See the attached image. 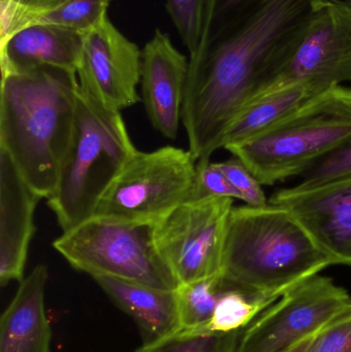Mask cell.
Wrapping results in <instances>:
<instances>
[{"mask_svg":"<svg viewBox=\"0 0 351 352\" xmlns=\"http://www.w3.org/2000/svg\"><path fill=\"white\" fill-rule=\"evenodd\" d=\"M327 0H268L202 38L190 55L181 122L196 161L210 159L249 103L294 57Z\"/></svg>","mask_w":351,"mask_h":352,"instance_id":"1","label":"cell"},{"mask_svg":"<svg viewBox=\"0 0 351 352\" xmlns=\"http://www.w3.org/2000/svg\"><path fill=\"white\" fill-rule=\"evenodd\" d=\"M76 72L57 67L2 74L0 150L41 198L57 188L76 130Z\"/></svg>","mask_w":351,"mask_h":352,"instance_id":"2","label":"cell"},{"mask_svg":"<svg viewBox=\"0 0 351 352\" xmlns=\"http://www.w3.org/2000/svg\"><path fill=\"white\" fill-rule=\"evenodd\" d=\"M334 263L284 207H233L223 254L222 278L234 289L278 301Z\"/></svg>","mask_w":351,"mask_h":352,"instance_id":"3","label":"cell"},{"mask_svg":"<svg viewBox=\"0 0 351 352\" xmlns=\"http://www.w3.org/2000/svg\"><path fill=\"white\" fill-rule=\"evenodd\" d=\"M135 152L121 111L99 104L80 90L71 148L57 188L47 199L62 231L94 215L99 201Z\"/></svg>","mask_w":351,"mask_h":352,"instance_id":"4","label":"cell"},{"mask_svg":"<svg viewBox=\"0 0 351 352\" xmlns=\"http://www.w3.org/2000/svg\"><path fill=\"white\" fill-rule=\"evenodd\" d=\"M351 140V88L334 86L257 138L226 148L263 186L301 175Z\"/></svg>","mask_w":351,"mask_h":352,"instance_id":"5","label":"cell"},{"mask_svg":"<svg viewBox=\"0 0 351 352\" xmlns=\"http://www.w3.org/2000/svg\"><path fill=\"white\" fill-rule=\"evenodd\" d=\"M155 223L90 217L54 240L53 248L72 268L95 277H113L175 291V277L157 250Z\"/></svg>","mask_w":351,"mask_h":352,"instance_id":"6","label":"cell"},{"mask_svg":"<svg viewBox=\"0 0 351 352\" xmlns=\"http://www.w3.org/2000/svg\"><path fill=\"white\" fill-rule=\"evenodd\" d=\"M196 164L189 150L177 146L136 150L99 201L94 215L123 223H157L189 201Z\"/></svg>","mask_w":351,"mask_h":352,"instance_id":"7","label":"cell"},{"mask_svg":"<svg viewBox=\"0 0 351 352\" xmlns=\"http://www.w3.org/2000/svg\"><path fill=\"white\" fill-rule=\"evenodd\" d=\"M351 314V296L317 274L284 294L245 329L236 352H286Z\"/></svg>","mask_w":351,"mask_h":352,"instance_id":"8","label":"cell"},{"mask_svg":"<svg viewBox=\"0 0 351 352\" xmlns=\"http://www.w3.org/2000/svg\"><path fill=\"white\" fill-rule=\"evenodd\" d=\"M233 207L231 198L185 201L155 223L157 250L179 285L222 274Z\"/></svg>","mask_w":351,"mask_h":352,"instance_id":"9","label":"cell"},{"mask_svg":"<svg viewBox=\"0 0 351 352\" xmlns=\"http://www.w3.org/2000/svg\"><path fill=\"white\" fill-rule=\"evenodd\" d=\"M142 51L109 16L82 33L78 74L80 90L99 104L122 111L139 101Z\"/></svg>","mask_w":351,"mask_h":352,"instance_id":"10","label":"cell"},{"mask_svg":"<svg viewBox=\"0 0 351 352\" xmlns=\"http://www.w3.org/2000/svg\"><path fill=\"white\" fill-rule=\"evenodd\" d=\"M346 82H351V8L341 0H327L294 57L265 93L296 82L331 88Z\"/></svg>","mask_w":351,"mask_h":352,"instance_id":"11","label":"cell"},{"mask_svg":"<svg viewBox=\"0 0 351 352\" xmlns=\"http://www.w3.org/2000/svg\"><path fill=\"white\" fill-rule=\"evenodd\" d=\"M269 203L288 209L334 265L351 268V175L282 188Z\"/></svg>","mask_w":351,"mask_h":352,"instance_id":"12","label":"cell"},{"mask_svg":"<svg viewBox=\"0 0 351 352\" xmlns=\"http://www.w3.org/2000/svg\"><path fill=\"white\" fill-rule=\"evenodd\" d=\"M189 60L160 29L142 50V97L152 127L175 140L181 122Z\"/></svg>","mask_w":351,"mask_h":352,"instance_id":"13","label":"cell"},{"mask_svg":"<svg viewBox=\"0 0 351 352\" xmlns=\"http://www.w3.org/2000/svg\"><path fill=\"white\" fill-rule=\"evenodd\" d=\"M41 197L28 186L4 151L0 150V283L24 279L34 212Z\"/></svg>","mask_w":351,"mask_h":352,"instance_id":"14","label":"cell"},{"mask_svg":"<svg viewBox=\"0 0 351 352\" xmlns=\"http://www.w3.org/2000/svg\"><path fill=\"white\" fill-rule=\"evenodd\" d=\"M49 272L37 265L19 285L0 322V352H52V331L45 314Z\"/></svg>","mask_w":351,"mask_h":352,"instance_id":"15","label":"cell"},{"mask_svg":"<svg viewBox=\"0 0 351 352\" xmlns=\"http://www.w3.org/2000/svg\"><path fill=\"white\" fill-rule=\"evenodd\" d=\"M82 47L78 31L52 24L28 27L0 45L1 76L43 66L76 72Z\"/></svg>","mask_w":351,"mask_h":352,"instance_id":"16","label":"cell"},{"mask_svg":"<svg viewBox=\"0 0 351 352\" xmlns=\"http://www.w3.org/2000/svg\"><path fill=\"white\" fill-rule=\"evenodd\" d=\"M97 285L129 314L141 330L144 343L152 342L179 330L175 291L155 289L113 277H95Z\"/></svg>","mask_w":351,"mask_h":352,"instance_id":"17","label":"cell"},{"mask_svg":"<svg viewBox=\"0 0 351 352\" xmlns=\"http://www.w3.org/2000/svg\"><path fill=\"white\" fill-rule=\"evenodd\" d=\"M327 89L311 82H296L257 97L233 122L225 135L223 148H228L257 138Z\"/></svg>","mask_w":351,"mask_h":352,"instance_id":"18","label":"cell"},{"mask_svg":"<svg viewBox=\"0 0 351 352\" xmlns=\"http://www.w3.org/2000/svg\"><path fill=\"white\" fill-rule=\"evenodd\" d=\"M229 287L220 275L179 285L175 289L179 328L207 330L216 304Z\"/></svg>","mask_w":351,"mask_h":352,"instance_id":"19","label":"cell"},{"mask_svg":"<svg viewBox=\"0 0 351 352\" xmlns=\"http://www.w3.org/2000/svg\"><path fill=\"white\" fill-rule=\"evenodd\" d=\"M275 302L229 287L216 304L207 330L220 333L245 330Z\"/></svg>","mask_w":351,"mask_h":352,"instance_id":"20","label":"cell"},{"mask_svg":"<svg viewBox=\"0 0 351 352\" xmlns=\"http://www.w3.org/2000/svg\"><path fill=\"white\" fill-rule=\"evenodd\" d=\"M243 331L230 333L208 330H179L144 343L134 352H236Z\"/></svg>","mask_w":351,"mask_h":352,"instance_id":"21","label":"cell"},{"mask_svg":"<svg viewBox=\"0 0 351 352\" xmlns=\"http://www.w3.org/2000/svg\"><path fill=\"white\" fill-rule=\"evenodd\" d=\"M70 0H0V45L20 31L41 24Z\"/></svg>","mask_w":351,"mask_h":352,"instance_id":"22","label":"cell"},{"mask_svg":"<svg viewBox=\"0 0 351 352\" xmlns=\"http://www.w3.org/2000/svg\"><path fill=\"white\" fill-rule=\"evenodd\" d=\"M208 0H166V10L189 50L195 53L201 45Z\"/></svg>","mask_w":351,"mask_h":352,"instance_id":"23","label":"cell"},{"mask_svg":"<svg viewBox=\"0 0 351 352\" xmlns=\"http://www.w3.org/2000/svg\"><path fill=\"white\" fill-rule=\"evenodd\" d=\"M113 0H70L47 16L41 24H52L84 33L107 16Z\"/></svg>","mask_w":351,"mask_h":352,"instance_id":"24","label":"cell"},{"mask_svg":"<svg viewBox=\"0 0 351 352\" xmlns=\"http://www.w3.org/2000/svg\"><path fill=\"white\" fill-rule=\"evenodd\" d=\"M206 198H239V194L229 182L218 163L210 162V159L197 161L195 177L189 201Z\"/></svg>","mask_w":351,"mask_h":352,"instance_id":"25","label":"cell"},{"mask_svg":"<svg viewBox=\"0 0 351 352\" xmlns=\"http://www.w3.org/2000/svg\"><path fill=\"white\" fill-rule=\"evenodd\" d=\"M351 175V140L309 167L299 186H310Z\"/></svg>","mask_w":351,"mask_h":352,"instance_id":"26","label":"cell"},{"mask_svg":"<svg viewBox=\"0 0 351 352\" xmlns=\"http://www.w3.org/2000/svg\"><path fill=\"white\" fill-rule=\"evenodd\" d=\"M220 170L234 186L241 201L249 206H264L269 200L266 198L263 184L236 157L218 163Z\"/></svg>","mask_w":351,"mask_h":352,"instance_id":"27","label":"cell"},{"mask_svg":"<svg viewBox=\"0 0 351 352\" xmlns=\"http://www.w3.org/2000/svg\"><path fill=\"white\" fill-rule=\"evenodd\" d=\"M307 352H351V314L319 333Z\"/></svg>","mask_w":351,"mask_h":352,"instance_id":"28","label":"cell"},{"mask_svg":"<svg viewBox=\"0 0 351 352\" xmlns=\"http://www.w3.org/2000/svg\"><path fill=\"white\" fill-rule=\"evenodd\" d=\"M317 337V336H315ZM315 337L313 338L309 339V340L305 341V342L301 343L298 346L294 347V349H291V351L286 352H307L308 351L309 347L313 344V340H315Z\"/></svg>","mask_w":351,"mask_h":352,"instance_id":"29","label":"cell"},{"mask_svg":"<svg viewBox=\"0 0 351 352\" xmlns=\"http://www.w3.org/2000/svg\"><path fill=\"white\" fill-rule=\"evenodd\" d=\"M346 3H348V6H350V8H351V0H346Z\"/></svg>","mask_w":351,"mask_h":352,"instance_id":"30","label":"cell"}]
</instances>
